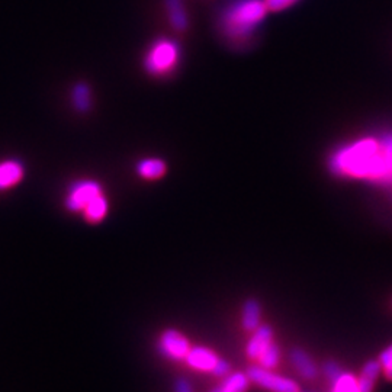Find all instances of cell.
<instances>
[{"label":"cell","mask_w":392,"mask_h":392,"mask_svg":"<svg viewBox=\"0 0 392 392\" xmlns=\"http://www.w3.org/2000/svg\"><path fill=\"white\" fill-rule=\"evenodd\" d=\"M328 169L337 178L369 182L392 191V133L344 144L330 156Z\"/></svg>","instance_id":"cell-1"},{"label":"cell","mask_w":392,"mask_h":392,"mask_svg":"<svg viewBox=\"0 0 392 392\" xmlns=\"http://www.w3.org/2000/svg\"><path fill=\"white\" fill-rule=\"evenodd\" d=\"M268 12L265 0H232L221 10L218 26L225 39L243 44L263 24Z\"/></svg>","instance_id":"cell-2"},{"label":"cell","mask_w":392,"mask_h":392,"mask_svg":"<svg viewBox=\"0 0 392 392\" xmlns=\"http://www.w3.org/2000/svg\"><path fill=\"white\" fill-rule=\"evenodd\" d=\"M180 47L170 38L156 39L144 57V68L154 77L169 76L180 62Z\"/></svg>","instance_id":"cell-3"},{"label":"cell","mask_w":392,"mask_h":392,"mask_svg":"<svg viewBox=\"0 0 392 392\" xmlns=\"http://www.w3.org/2000/svg\"><path fill=\"white\" fill-rule=\"evenodd\" d=\"M247 376L252 384L268 392H301L297 381L273 372V369L253 365L247 369Z\"/></svg>","instance_id":"cell-4"},{"label":"cell","mask_w":392,"mask_h":392,"mask_svg":"<svg viewBox=\"0 0 392 392\" xmlns=\"http://www.w3.org/2000/svg\"><path fill=\"white\" fill-rule=\"evenodd\" d=\"M104 194L102 191V185L93 179H83L73 183L68 189V194L66 196V208L71 212L83 211L84 207L97 195Z\"/></svg>","instance_id":"cell-5"},{"label":"cell","mask_w":392,"mask_h":392,"mask_svg":"<svg viewBox=\"0 0 392 392\" xmlns=\"http://www.w3.org/2000/svg\"><path fill=\"white\" fill-rule=\"evenodd\" d=\"M158 352L170 360H185L186 355L191 351V343L176 328L165 330L158 337Z\"/></svg>","instance_id":"cell-6"},{"label":"cell","mask_w":392,"mask_h":392,"mask_svg":"<svg viewBox=\"0 0 392 392\" xmlns=\"http://www.w3.org/2000/svg\"><path fill=\"white\" fill-rule=\"evenodd\" d=\"M218 360H220V357H218V355L214 351L202 346L191 347V351H189V353L185 357V362L192 369H198L203 372H212Z\"/></svg>","instance_id":"cell-7"},{"label":"cell","mask_w":392,"mask_h":392,"mask_svg":"<svg viewBox=\"0 0 392 392\" xmlns=\"http://www.w3.org/2000/svg\"><path fill=\"white\" fill-rule=\"evenodd\" d=\"M289 359L295 371L307 381H312L318 376V366L308 352L301 347H294L289 353Z\"/></svg>","instance_id":"cell-8"},{"label":"cell","mask_w":392,"mask_h":392,"mask_svg":"<svg viewBox=\"0 0 392 392\" xmlns=\"http://www.w3.org/2000/svg\"><path fill=\"white\" fill-rule=\"evenodd\" d=\"M273 342V328L268 324H260L253 333L252 337L245 346V355L249 359L256 360L260 353L265 351V347Z\"/></svg>","instance_id":"cell-9"},{"label":"cell","mask_w":392,"mask_h":392,"mask_svg":"<svg viewBox=\"0 0 392 392\" xmlns=\"http://www.w3.org/2000/svg\"><path fill=\"white\" fill-rule=\"evenodd\" d=\"M24 165L18 160H5L0 162V191L18 185L24 179Z\"/></svg>","instance_id":"cell-10"},{"label":"cell","mask_w":392,"mask_h":392,"mask_svg":"<svg viewBox=\"0 0 392 392\" xmlns=\"http://www.w3.org/2000/svg\"><path fill=\"white\" fill-rule=\"evenodd\" d=\"M136 170H137L138 176L145 180H158L166 174L167 165L163 158L147 157V158L140 160V162L137 163Z\"/></svg>","instance_id":"cell-11"},{"label":"cell","mask_w":392,"mask_h":392,"mask_svg":"<svg viewBox=\"0 0 392 392\" xmlns=\"http://www.w3.org/2000/svg\"><path fill=\"white\" fill-rule=\"evenodd\" d=\"M381 373L382 366L380 360H368L357 376L360 392H373L377 377L381 376Z\"/></svg>","instance_id":"cell-12"},{"label":"cell","mask_w":392,"mask_h":392,"mask_svg":"<svg viewBox=\"0 0 392 392\" xmlns=\"http://www.w3.org/2000/svg\"><path fill=\"white\" fill-rule=\"evenodd\" d=\"M243 314H241V327L244 331L253 333L261 323V305L257 299L250 298L243 304Z\"/></svg>","instance_id":"cell-13"},{"label":"cell","mask_w":392,"mask_h":392,"mask_svg":"<svg viewBox=\"0 0 392 392\" xmlns=\"http://www.w3.org/2000/svg\"><path fill=\"white\" fill-rule=\"evenodd\" d=\"M109 209V203L108 199L104 194L97 195L96 198H93L83 209V216L87 223L91 224H97L102 220H105V216L108 214Z\"/></svg>","instance_id":"cell-14"},{"label":"cell","mask_w":392,"mask_h":392,"mask_svg":"<svg viewBox=\"0 0 392 392\" xmlns=\"http://www.w3.org/2000/svg\"><path fill=\"white\" fill-rule=\"evenodd\" d=\"M250 384L252 382L247 373L234 372V373H228L225 377H223V382L220 385H216L209 392H247Z\"/></svg>","instance_id":"cell-15"},{"label":"cell","mask_w":392,"mask_h":392,"mask_svg":"<svg viewBox=\"0 0 392 392\" xmlns=\"http://www.w3.org/2000/svg\"><path fill=\"white\" fill-rule=\"evenodd\" d=\"M166 9L173 28L178 29V31H185L189 19L182 0H166Z\"/></svg>","instance_id":"cell-16"},{"label":"cell","mask_w":392,"mask_h":392,"mask_svg":"<svg viewBox=\"0 0 392 392\" xmlns=\"http://www.w3.org/2000/svg\"><path fill=\"white\" fill-rule=\"evenodd\" d=\"M256 360H257V365L261 368L274 369L279 365V360H281V348L278 343L270 342Z\"/></svg>","instance_id":"cell-17"},{"label":"cell","mask_w":392,"mask_h":392,"mask_svg":"<svg viewBox=\"0 0 392 392\" xmlns=\"http://www.w3.org/2000/svg\"><path fill=\"white\" fill-rule=\"evenodd\" d=\"M331 392H360L357 376L351 372H342L336 381L330 384Z\"/></svg>","instance_id":"cell-18"},{"label":"cell","mask_w":392,"mask_h":392,"mask_svg":"<svg viewBox=\"0 0 392 392\" xmlns=\"http://www.w3.org/2000/svg\"><path fill=\"white\" fill-rule=\"evenodd\" d=\"M91 102H92V95L89 86L77 84L75 87V91H73V104H75L76 109H79L80 112H86L91 108Z\"/></svg>","instance_id":"cell-19"},{"label":"cell","mask_w":392,"mask_h":392,"mask_svg":"<svg viewBox=\"0 0 392 392\" xmlns=\"http://www.w3.org/2000/svg\"><path fill=\"white\" fill-rule=\"evenodd\" d=\"M377 360H380V363H381L382 372H384L386 380L392 381V343L386 348H384V351L380 355V357H377Z\"/></svg>","instance_id":"cell-20"},{"label":"cell","mask_w":392,"mask_h":392,"mask_svg":"<svg viewBox=\"0 0 392 392\" xmlns=\"http://www.w3.org/2000/svg\"><path fill=\"white\" fill-rule=\"evenodd\" d=\"M342 372H343V369H342V366L339 365V363H337L336 360L330 359V360H326V362L323 363V373H324V376L327 377L328 384L336 381L337 377L342 375Z\"/></svg>","instance_id":"cell-21"},{"label":"cell","mask_w":392,"mask_h":392,"mask_svg":"<svg viewBox=\"0 0 392 392\" xmlns=\"http://www.w3.org/2000/svg\"><path fill=\"white\" fill-rule=\"evenodd\" d=\"M266 6L272 12H281L290 6H294L298 0H265Z\"/></svg>","instance_id":"cell-22"},{"label":"cell","mask_w":392,"mask_h":392,"mask_svg":"<svg viewBox=\"0 0 392 392\" xmlns=\"http://www.w3.org/2000/svg\"><path fill=\"white\" fill-rule=\"evenodd\" d=\"M230 372H231V365H230V363H228L227 360H224V359H221V357H220V360L216 362L215 368L212 369V373H214L215 376H218V377H225Z\"/></svg>","instance_id":"cell-23"},{"label":"cell","mask_w":392,"mask_h":392,"mask_svg":"<svg viewBox=\"0 0 392 392\" xmlns=\"http://www.w3.org/2000/svg\"><path fill=\"white\" fill-rule=\"evenodd\" d=\"M174 392H194V389L186 380H178L174 384Z\"/></svg>","instance_id":"cell-24"}]
</instances>
